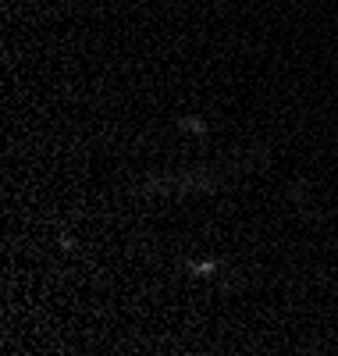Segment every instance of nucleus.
<instances>
[{"mask_svg":"<svg viewBox=\"0 0 338 356\" xmlns=\"http://www.w3.org/2000/svg\"><path fill=\"white\" fill-rule=\"evenodd\" d=\"M182 125H186V129H193V132H203V125L196 122V118H186V122H182Z\"/></svg>","mask_w":338,"mask_h":356,"instance_id":"obj_1","label":"nucleus"}]
</instances>
